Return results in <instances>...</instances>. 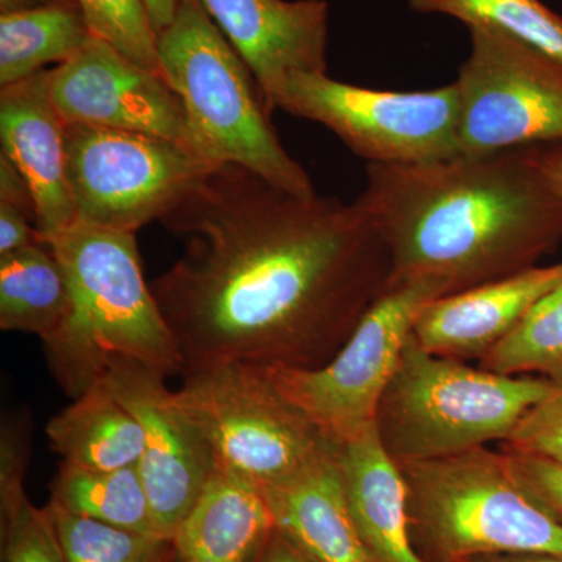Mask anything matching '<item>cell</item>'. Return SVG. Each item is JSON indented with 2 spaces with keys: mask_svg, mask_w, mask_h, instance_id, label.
Masks as SVG:
<instances>
[{
  "mask_svg": "<svg viewBox=\"0 0 562 562\" xmlns=\"http://www.w3.org/2000/svg\"><path fill=\"white\" fill-rule=\"evenodd\" d=\"M161 224L184 241L151 284L183 375L321 368L390 284V254L355 202L294 194L238 165L216 166Z\"/></svg>",
  "mask_w": 562,
  "mask_h": 562,
  "instance_id": "6da1fadb",
  "label": "cell"
},
{
  "mask_svg": "<svg viewBox=\"0 0 562 562\" xmlns=\"http://www.w3.org/2000/svg\"><path fill=\"white\" fill-rule=\"evenodd\" d=\"M386 246L390 281H428L443 295L538 266L562 239V199L528 147L366 168L355 199Z\"/></svg>",
  "mask_w": 562,
  "mask_h": 562,
  "instance_id": "7a4b0ae2",
  "label": "cell"
},
{
  "mask_svg": "<svg viewBox=\"0 0 562 562\" xmlns=\"http://www.w3.org/2000/svg\"><path fill=\"white\" fill-rule=\"evenodd\" d=\"M135 235L76 222L43 241L69 286L68 313L43 349L72 401L116 361L138 362L166 379L183 375L176 336L144 280Z\"/></svg>",
  "mask_w": 562,
  "mask_h": 562,
  "instance_id": "3957f363",
  "label": "cell"
},
{
  "mask_svg": "<svg viewBox=\"0 0 562 562\" xmlns=\"http://www.w3.org/2000/svg\"><path fill=\"white\" fill-rule=\"evenodd\" d=\"M160 74L179 95L195 150L214 165H238L273 187L316 194L310 173L273 128L254 74L201 0H180L158 35Z\"/></svg>",
  "mask_w": 562,
  "mask_h": 562,
  "instance_id": "277c9868",
  "label": "cell"
},
{
  "mask_svg": "<svg viewBox=\"0 0 562 562\" xmlns=\"http://www.w3.org/2000/svg\"><path fill=\"white\" fill-rule=\"evenodd\" d=\"M552 380L503 375L438 357L409 339L384 391L375 428L398 465L442 460L505 442Z\"/></svg>",
  "mask_w": 562,
  "mask_h": 562,
  "instance_id": "5b68a950",
  "label": "cell"
},
{
  "mask_svg": "<svg viewBox=\"0 0 562 562\" xmlns=\"http://www.w3.org/2000/svg\"><path fill=\"white\" fill-rule=\"evenodd\" d=\"M413 541L428 562L479 554L562 557V524L520 486L502 449L401 465Z\"/></svg>",
  "mask_w": 562,
  "mask_h": 562,
  "instance_id": "8992f818",
  "label": "cell"
},
{
  "mask_svg": "<svg viewBox=\"0 0 562 562\" xmlns=\"http://www.w3.org/2000/svg\"><path fill=\"white\" fill-rule=\"evenodd\" d=\"M183 379L177 398L205 435L217 469L260 490L290 482L338 449L262 366L228 362Z\"/></svg>",
  "mask_w": 562,
  "mask_h": 562,
  "instance_id": "52a82bcc",
  "label": "cell"
},
{
  "mask_svg": "<svg viewBox=\"0 0 562 562\" xmlns=\"http://www.w3.org/2000/svg\"><path fill=\"white\" fill-rule=\"evenodd\" d=\"M428 281H390L350 338L321 368H265L277 390L327 438L344 443L375 427L376 412L424 310L442 297Z\"/></svg>",
  "mask_w": 562,
  "mask_h": 562,
  "instance_id": "ba28073f",
  "label": "cell"
},
{
  "mask_svg": "<svg viewBox=\"0 0 562 562\" xmlns=\"http://www.w3.org/2000/svg\"><path fill=\"white\" fill-rule=\"evenodd\" d=\"M68 180L77 222L136 233L162 221L216 166L176 140L66 125Z\"/></svg>",
  "mask_w": 562,
  "mask_h": 562,
  "instance_id": "9c48e42d",
  "label": "cell"
},
{
  "mask_svg": "<svg viewBox=\"0 0 562 562\" xmlns=\"http://www.w3.org/2000/svg\"><path fill=\"white\" fill-rule=\"evenodd\" d=\"M272 106L324 125L368 165H417L460 155L454 83L380 91L327 74H292Z\"/></svg>",
  "mask_w": 562,
  "mask_h": 562,
  "instance_id": "30bf717a",
  "label": "cell"
},
{
  "mask_svg": "<svg viewBox=\"0 0 562 562\" xmlns=\"http://www.w3.org/2000/svg\"><path fill=\"white\" fill-rule=\"evenodd\" d=\"M453 81L462 157L562 144V65L541 50L473 25Z\"/></svg>",
  "mask_w": 562,
  "mask_h": 562,
  "instance_id": "8fae6325",
  "label": "cell"
},
{
  "mask_svg": "<svg viewBox=\"0 0 562 562\" xmlns=\"http://www.w3.org/2000/svg\"><path fill=\"white\" fill-rule=\"evenodd\" d=\"M101 382L139 420L140 479L158 535L172 539L217 472L213 450L161 373L138 362L116 361Z\"/></svg>",
  "mask_w": 562,
  "mask_h": 562,
  "instance_id": "7c38bea8",
  "label": "cell"
},
{
  "mask_svg": "<svg viewBox=\"0 0 562 562\" xmlns=\"http://www.w3.org/2000/svg\"><path fill=\"white\" fill-rule=\"evenodd\" d=\"M49 92L66 125L146 133L195 150L183 103L161 74L95 36L49 70Z\"/></svg>",
  "mask_w": 562,
  "mask_h": 562,
  "instance_id": "4fadbf2b",
  "label": "cell"
},
{
  "mask_svg": "<svg viewBox=\"0 0 562 562\" xmlns=\"http://www.w3.org/2000/svg\"><path fill=\"white\" fill-rule=\"evenodd\" d=\"M249 66L269 110L292 74H327L325 0H201Z\"/></svg>",
  "mask_w": 562,
  "mask_h": 562,
  "instance_id": "5bb4252c",
  "label": "cell"
},
{
  "mask_svg": "<svg viewBox=\"0 0 562 562\" xmlns=\"http://www.w3.org/2000/svg\"><path fill=\"white\" fill-rule=\"evenodd\" d=\"M0 139L3 157L31 188L40 243L72 227L66 124L50 99L49 70L0 90Z\"/></svg>",
  "mask_w": 562,
  "mask_h": 562,
  "instance_id": "9a60e30c",
  "label": "cell"
},
{
  "mask_svg": "<svg viewBox=\"0 0 562 562\" xmlns=\"http://www.w3.org/2000/svg\"><path fill=\"white\" fill-rule=\"evenodd\" d=\"M560 281L562 262L442 295L420 314L414 339L438 357L482 361Z\"/></svg>",
  "mask_w": 562,
  "mask_h": 562,
  "instance_id": "2e32d148",
  "label": "cell"
},
{
  "mask_svg": "<svg viewBox=\"0 0 562 562\" xmlns=\"http://www.w3.org/2000/svg\"><path fill=\"white\" fill-rule=\"evenodd\" d=\"M338 464L347 505L373 561L428 562L413 541L405 476L376 428L339 443Z\"/></svg>",
  "mask_w": 562,
  "mask_h": 562,
  "instance_id": "e0dca14e",
  "label": "cell"
},
{
  "mask_svg": "<svg viewBox=\"0 0 562 562\" xmlns=\"http://www.w3.org/2000/svg\"><path fill=\"white\" fill-rule=\"evenodd\" d=\"M265 492L217 469L173 532L179 562H261L276 532Z\"/></svg>",
  "mask_w": 562,
  "mask_h": 562,
  "instance_id": "ac0fdd59",
  "label": "cell"
},
{
  "mask_svg": "<svg viewBox=\"0 0 562 562\" xmlns=\"http://www.w3.org/2000/svg\"><path fill=\"white\" fill-rule=\"evenodd\" d=\"M338 449L290 482L261 491L277 530L310 560L375 562L347 505Z\"/></svg>",
  "mask_w": 562,
  "mask_h": 562,
  "instance_id": "d6986e66",
  "label": "cell"
},
{
  "mask_svg": "<svg viewBox=\"0 0 562 562\" xmlns=\"http://www.w3.org/2000/svg\"><path fill=\"white\" fill-rule=\"evenodd\" d=\"M46 432L61 462L77 468L114 471L138 465L144 452L139 420L102 382L52 417Z\"/></svg>",
  "mask_w": 562,
  "mask_h": 562,
  "instance_id": "ffe728a7",
  "label": "cell"
},
{
  "mask_svg": "<svg viewBox=\"0 0 562 562\" xmlns=\"http://www.w3.org/2000/svg\"><path fill=\"white\" fill-rule=\"evenodd\" d=\"M69 306V286L49 246L33 244L0 257V328L32 333L41 341L60 327Z\"/></svg>",
  "mask_w": 562,
  "mask_h": 562,
  "instance_id": "44dd1931",
  "label": "cell"
},
{
  "mask_svg": "<svg viewBox=\"0 0 562 562\" xmlns=\"http://www.w3.org/2000/svg\"><path fill=\"white\" fill-rule=\"evenodd\" d=\"M91 36L72 2L0 14V87L29 79L50 63L68 61Z\"/></svg>",
  "mask_w": 562,
  "mask_h": 562,
  "instance_id": "7402d4cb",
  "label": "cell"
},
{
  "mask_svg": "<svg viewBox=\"0 0 562 562\" xmlns=\"http://www.w3.org/2000/svg\"><path fill=\"white\" fill-rule=\"evenodd\" d=\"M50 492L49 505L74 516L158 535L138 465L94 471L61 462Z\"/></svg>",
  "mask_w": 562,
  "mask_h": 562,
  "instance_id": "603a6c76",
  "label": "cell"
},
{
  "mask_svg": "<svg viewBox=\"0 0 562 562\" xmlns=\"http://www.w3.org/2000/svg\"><path fill=\"white\" fill-rule=\"evenodd\" d=\"M417 13L443 14L465 27L484 25L549 55L562 65V16L541 0H406Z\"/></svg>",
  "mask_w": 562,
  "mask_h": 562,
  "instance_id": "cb8c5ba5",
  "label": "cell"
},
{
  "mask_svg": "<svg viewBox=\"0 0 562 562\" xmlns=\"http://www.w3.org/2000/svg\"><path fill=\"white\" fill-rule=\"evenodd\" d=\"M479 366L503 375L562 380V281L531 306Z\"/></svg>",
  "mask_w": 562,
  "mask_h": 562,
  "instance_id": "d4e9b609",
  "label": "cell"
},
{
  "mask_svg": "<svg viewBox=\"0 0 562 562\" xmlns=\"http://www.w3.org/2000/svg\"><path fill=\"white\" fill-rule=\"evenodd\" d=\"M47 508L66 562H168L173 554L172 539Z\"/></svg>",
  "mask_w": 562,
  "mask_h": 562,
  "instance_id": "484cf974",
  "label": "cell"
},
{
  "mask_svg": "<svg viewBox=\"0 0 562 562\" xmlns=\"http://www.w3.org/2000/svg\"><path fill=\"white\" fill-rule=\"evenodd\" d=\"M91 35L106 41L125 57L160 72L158 36L143 0H72Z\"/></svg>",
  "mask_w": 562,
  "mask_h": 562,
  "instance_id": "4316f807",
  "label": "cell"
},
{
  "mask_svg": "<svg viewBox=\"0 0 562 562\" xmlns=\"http://www.w3.org/2000/svg\"><path fill=\"white\" fill-rule=\"evenodd\" d=\"M3 562H66L49 508L29 501L24 487L0 494Z\"/></svg>",
  "mask_w": 562,
  "mask_h": 562,
  "instance_id": "83f0119b",
  "label": "cell"
},
{
  "mask_svg": "<svg viewBox=\"0 0 562 562\" xmlns=\"http://www.w3.org/2000/svg\"><path fill=\"white\" fill-rule=\"evenodd\" d=\"M501 449L562 464V380L552 382L549 394L532 406Z\"/></svg>",
  "mask_w": 562,
  "mask_h": 562,
  "instance_id": "f1b7e54d",
  "label": "cell"
},
{
  "mask_svg": "<svg viewBox=\"0 0 562 562\" xmlns=\"http://www.w3.org/2000/svg\"><path fill=\"white\" fill-rule=\"evenodd\" d=\"M503 452L520 486L562 524V464L508 450Z\"/></svg>",
  "mask_w": 562,
  "mask_h": 562,
  "instance_id": "f546056e",
  "label": "cell"
},
{
  "mask_svg": "<svg viewBox=\"0 0 562 562\" xmlns=\"http://www.w3.org/2000/svg\"><path fill=\"white\" fill-rule=\"evenodd\" d=\"M31 442V419L22 413L5 414L0 431V494L24 487Z\"/></svg>",
  "mask_w": 562,
  "mask_h": 562,
  "instance_id": "4dcf8cb0",
  "label": "cell"
},
{
  "mask_svg": "<svg viewBox=\"0 0 562 562\" xmlns=\"http://www.w3.org/2000/svg\"><path fill=\"white\" fill-rule=\"evenodd\" d=\"M40 243L35 221L20 206L0 202V257Z\"/></svg>",
  "mask_w": 562,
  "mask_h": 562,
  "instance_id": "1f68e13d",
  "label": "cell"
},
{
  "mask_svg": "<svg viewBox=\"0 0 562 562\" xmlns=\"http://www.w3.org/2000/svg\"><path fill=\"white\" fill-rule=\"evenodd\" d=\"M0 202L20 206L35 221V202H33L31 188L20 171L11 165L9 158L3 155H0Z\"/></svg>",
  "mask_w": 562,
  "mask_h": 562,
  "instance_id": "d6a6232c",
  "label": "cell"
},
{
  "mask_svg": "<svg viewBox=\"0 0 562 562\" xmlns=\"http://www.w3.org/2000/svg\"><path fill=\"white\" fill-rule=\"evenodd\" d=\"M528 158L547 187L562 199V144L528 147Z\"/></svg>",
  "mask_w": 562,
  "mask_h": 562,
  "instance_id": "836d02e7",
  "label": "cell"
},
{
  "mask_svg": "<svg viewBox=\"0 0 562 562\" xmlns=\"http://www.w3.org/2000/svg\"><path fill=\"white\" fill-rule=\"evenodd\" d=\"M261 562H314L295 547L290 539L284 538L279 530L273 532L268 550Z\"/></svg>",
  "mask_w": 562,
  "mask_h": 562,
  "instance_id": "e575fe53",
  "label": "cell"
},
{
  "mask_svg": "<svg viewBox=\"0 0 562 562\" xmlns=\"http://www.w3.org/2000/svg\"><path fill=\"white\" fill-rule=\"evenodd\" d=\"M143 3L149 14L151 27L158 36L176 20L180 0H143Z\"/></svg>",
  "mask_w": 562,
  "mask_h": 562,
  "instance_id": "d590c367",
  "label": "cell"
},
{
  "mask_svg": "<svg viewBox=\"0 0 562 562\" xmlns=\"http://www.w3.org/2000/svg\"><path fill=\"white\" fill-rule=\"evenodd\" d=\"M460 562H562V557L549 553L479 554Z\"/></svg>",
  "mask_w": 562,
  "mask_h": 562,
  "instance_id": "8d00e7d4",
  "label": "cell"
},
{
  "mask_svg": "<svg viewBox=\"0 0 562 562\" xmlns=\"http://www.w3.org/2000/svg\"><path fill=\"white\" fill-rule=\"evenodd\" d=\"M58 2H72V0H0V11H2V14L11 13V11L36 9V7Z\"/></svg>",
  "mask_w": 562,
  "mask_h": 562,
  "instance_id": "74e56055",
  "label": "cell"
},
{
  "mask_svg": "<svg viewBox=\"0 0 562 562\" xmlns=\"http://www.w3.org/2000/svg\"><path fill=\"white\" fill-rule=\"evenodd\" d=\"M168 562H179V560H177L176 550H173V554L171 557V560H169Z\"/></svg>",
  "mask_w": 562,
  "mask_h": 562,
  "instance_id": "f35d334b",
  "label": "cell"
}]
</instances>
